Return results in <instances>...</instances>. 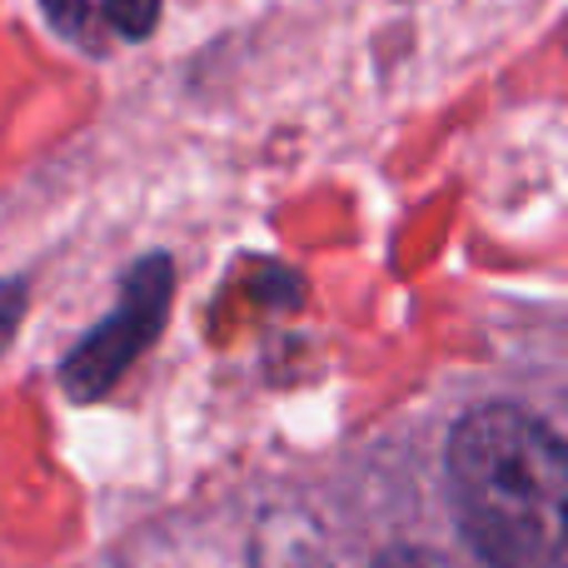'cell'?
<instances>
[{
  "mask_svg": "<svg viewBox=\"0 0 568 568\" xmlns=\"http://www.w3.org/2000/svg\"><path fill=\"white\" fill-rule=\"evenodd\" d=\"M454 514L489 568H568V459L554 424L519 404H479L449 434Z\"/></svg>",
  "mask_w": 568,
  "mask_h": 568,
  "instance_id": "1",
  "label": "cell"
},
{
  "mask_svg": "<svg viewBox=\"0 0 568 568\" xmlns=\"http://www.w3.org/2000/svg\"><path fill=\"white\" fill-rule=\"evenodd\" d=\"M175 304V260L170 255H145L125 280H120V304L65 354L60 364V384L70 399L90 404L105 399L125 369L160 339Z\"/></svg>",
  "mask_w": 568,
  "mask_h": 568,
  "instance_id": "2",
  "label": "cell"
},
{
  "mask_svg": "<svg viewBox=\"0 0 568 568\" xmlns=\"http://www.w3.org/2000/svg\"><path fill=\"white\" fill-rule=\"evenodd\" d=\"M100 16L115 36L125 40H145L160 20V0H100Z\"/></svg>",
  "mask_w": 568,
  "mask_h": 568,
  "instance_id": "3",
  "label": "cell"
},
{
  "mask_svg": "<svg viewBox=\"0 0 568 568\" xmlns=\"http://www.w3.org/2000/svg\"><path fill=\"white\" fill-rule=\"evenodd\" d=\"M45 20L75 45H95V30H90V0H40Z\"/></svg>",
  "mask_w": 568,
  "mask_h": 568,
  "instance_id": "4",
  "label": "cell"
},
{
  "mask_svg": "<svg viewBox=\"0 0 568 568\" xmlns=\"http://www.w3.org/2000/svg\"><path fill=\"white\" fill-rule=\"evenodd\" d=\"M20 320H26V280H0V354L10 349Z\"/></svg>",
  "mask_w": 568,
  "mask_h": 568,
  "instance_id": "5",
  "label": "cell"
},
{
  "mask_svg": "<svg viewBox=\"0 0 568 568\" xmlns=\"http://www.w3.org/2000/svg\"><path fill=\"white\" fill-rule=\"evenodd\" d=\"M374 568H454V564L439 559L434 549H389Z\"/></svg>",
  "mask_w": 568,
  "mask_h": 568,
  "instance_id": "6",
  "label": "cell"
}]
</instances>
